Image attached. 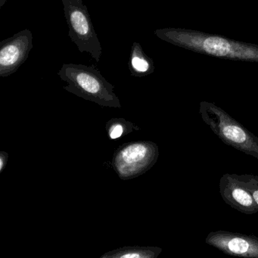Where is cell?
<instances>
[{"label": "cell", "instance_id": "1", "mask_svg": "<svg viewBox=\"0 0 258 258\" xmlns=\"http://www.w3.org/2000/svg\"><path fill=\"white\" fill-rule=\"evenodd\" d=\"M58 75L68 83L64 89L101 107L121 108L120 99L114 93V87L98 69L84 64H64Z\"/></svg>", "mask_w": 258, "mask_h": 258}, {"label": "cell", "instance_id": "2", "mask_svg": "<svg viewBox=\"0 0 258 258\" xmlns=\"http://www.w3.org/2000/svg\"><path fill=\"white\" fill-rule=\"evenodd\" d=\"M203 121L227 146L258 160V137L214 104L204 102L200 105Z\"/></svg>", "mask_w": 258, "mask_h": 258}, {"label": "cell", "instance_id": "3", "mask_svg": "<svg viewBox=\"0 0 258 258\" xmlns=\"http://www.w3.org/2000/svg\"><path fill=\"white\" fill-rule=\"evenodd\" d=\"M155 34L161 40L169 43L186 47L189 46L214 56L258 60V50L256 49L247 48L244 45L233 43L222 37H201L175 29L157 30Z\"/></svg>", "mask_w": 258, "mask_h": 258}, {"label": "cell", "instance_id": "4", "mask_svg": "<svg viewBox=\"0 0 258 258\" xmlns=\"http://www.w3.org/2000/svg\"><path fill=\"white\" fill-rule=\"evenodd\" d=\"M159 149L151 141L129 142L114 152L111 166L122 180L135 179L149 171L156 164Z\"/></svg>", "mask_w": 258, "mask_h": 258}, {"label": "cell", "instance_id": "5", "mask_svg": "<svg viewBox=\"0 0 258 258\" xmlns=\"http://www.w3.org/2000/svg\"><path fill=\"white\" fill-rule=\"evenodd\" d=\"M69 28V36L81 52H88L97 62L102 48L83 0H61Z\"/></svg>", "mask_w": 258, "mask_h": 258}, {"label": "cell", "instance_id": "6", "mask_svg": "<svg viewBox=\"0 0 258 258\" xmlns=\"http://www.w3.org/2000/svg\"><path fill=\"white\" fill-rule=\"evenodd\" d=\"M33 49V34L25 29L0 43V77L16 73L26 61Z\"/></svg>", "mask_w": 258, "mask_h": 258}, {"label": "cell", "instance_id": "7", "mask_svg": "<svg viewBox=\"0 0 258 258\" xmlns=\"http://www.w3.org/2000/svg\"><path fill=\"white\" fill-rule=\"evenodd\" d=\"M205 242L229 256L258 258V238L254 235L219 230L209 232Z\"/></svg>", "mask_w": 258, "mask_h": 258}, {"label": "cell", "instance_id": "8", "mask_svg": "<svg viewBox=\"0 0 258 258\" xmlns=\"http://www.w3.org/2000/svg\"><path fill=\"white\" fill-rule=\"evenodd\" d=\"M219 186L222 199L234 209L245 214L258 212L257 204L238 174L225 173L220 178Z\"/></svg>", "mask_w": 258, "mask_h": 258}, {"label": "cell", "instance_id": "9", "mask_svg": "<svg viewBox=\"0 0 258 258\" xmlns=\"http://www.w3.org/2000/svg\"><path fill=\"white\" fill-rule=\"evenodd\" d=\"M128 67L131 75L137 78H143L153 73V60L146 55L141 45L137 42H134L131 47Z\"/></svg>", "mask_w": 258, "mask_h": 258}, {"label": "cell", "instance_id": "10", "mask_svg": "<svg viewBox=\"0 0 258 258\" xmlns=\"http://www.w3.org/2000/svg\"><path fill=\"white\" fill-rule=\"evenodd\" d=\"M162 249L155 246H124L103 253L100 258H157Z\"/></svg>", "mask_w": 258, "mask_h": 258}, {"label": "cell", "instance_id": "11", "mask_svg": "<svg viewBox=\"0 0 258 258\" xmlns=\"http://www.w3.org/2000/svg\"><path fill=\"white\" fill-rule=\"evenodd\" d=\"M105 130L108 138L111 140H115L134 131H140V128L126 119L111 118L107 122Z\"/></svg>", "mask_w": 258, "mask_h": 258}, {"label": "cell", "instance_id": "12", "mask_svg": "<svg viewBox=\"0 0 258 258\" xmlns=\"http://www.w3.org/2000/svg\"><path fill=\"white\" fill-rule=\"evenodd\" d=\"M240 180L249 190L255 202L258 205V176L252 174L238 175Z\"/></svg>", "mask_w": 258, "mask_h": 258}, {"label": "cell", "instance_id": "13", "mask_svg": "<svg viewBox=\"0 0 258 258\" xmlns=\"http://www.w3.org/2000/svg\"><path fill=\"white\" fill-rule=\"evenodd\" d=\"M9 153L7 152H0V173H2L7 167L8 163Z\"/></svg>", "mask_w": 258, "mask_h": 258}, {"label": "cell", "instance_id": "14", "mask_svg": "<svg viewBox=\"0 0 258 258\" xmlns=\"http://www.w3.org/2000/svg\"><path fill=\"white\" fill-rule=\"evenodd\" d=\"M7 0H0V8L4 7V6L7 4Z\"/></svg>", "mask_w": 258, "mask_h": 258}]
</instances>
